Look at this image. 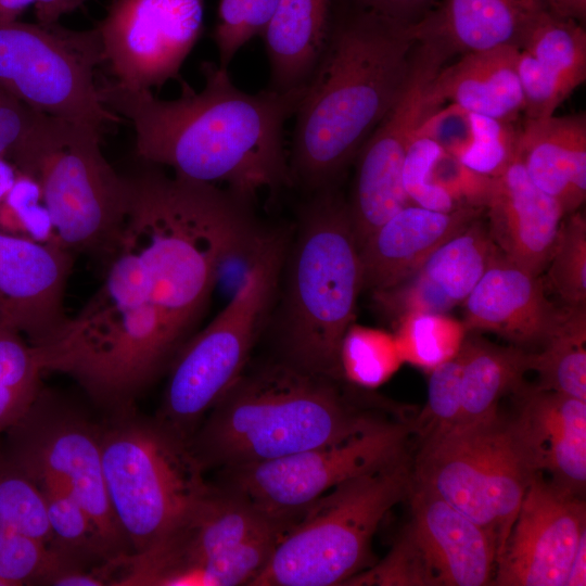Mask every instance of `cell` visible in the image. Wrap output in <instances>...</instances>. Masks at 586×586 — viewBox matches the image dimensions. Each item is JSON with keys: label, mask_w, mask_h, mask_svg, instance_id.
I'll return each instance as SVG.
<instances>
[{"label": "cell", "mask_w": 586, "mask_h": 586, "mask_svg": "<svg viewBox=\"0 0 586 586\" xmlns=\"http://www.w3.org/2000/svg\"><path fill=\"white\" fill-rule=\"evenodd\" d=\"M200 71L202 89H193L181 78L180 94L171 100L111 78L99 81L100 98L131 124L136 153L142 162L170 167L191 180L225 183L251 202L260 190L289 183L284 126L304 88L249 93L218 64L204 61Z\"/></svg>", "instance_id": "cell-1"}, {"label": "cell", "mask_w": 586, "mask_h": 586, "mask_svg": "<svg viewBox=\"0 0 586 586\" xmlns=\"http://www.w3.org/2000/svg\"><path fill=\"white\" fill-rule=\"evenodd\" d=\"M418 39L405 24L336 0L294 113L289 166L310 192L336 187L397 99Z\"/></svg>", "instance_id": "cell-2"}, {"label": "cell", "mask_w": 586, "mask_h": 586, "mask_svg": "<svg viewBox=\"0 0 586 586\" xmlns=\"http://www.w3.org/2000/svg\"><path fill=\"white\" fill-rule=\"evenodd\" d=\"M143 164L129 176L130 205L119 244L135 253L154 304L186 343L221 268L231 258L255 255L266 234L256 231L251 201Z\"/></svg>", "instance_id": "cell-3"}, {"label": "cell", "mask_w": 586, "mask_h": 586, "mask_svg": "<svg viewBox=\"0 0 586 586\" xmlns=\"http://www.w3.org/2000/svg\"><path fill=\"white\" fill-rule=\"evenodd\" d=\"M183 344L154 304L139 259L119 244L98 291L34 347L44 372L69 375L91 400L116 412L132 407Z\"/></svg>", "instance_id": "cell-4"}, {"label": "cell", "mask_w": 586, "mask_h": 586, "mask_svg": "<svg viewBox=\"0 0 586 586\" xmlns=\"http://www.w3.org/2000/svg\"><path fill=\"white\" fill-rule=\"evenodd\" d=\"M339 382L285 359L243 372L191 447L204 468L229 469L340 442L382 419L355 406Z\"/></svg>", "instance_id": "cell-5"}, {"label": "cell", "mask_w": 586, "mask_h": 586, "mask_svg": "<svg viewBox=\"0 0 586 586\" xmlns=\"http://www.w3.org/2000/svg\"><path fill=\"white\" fill-rule=\"evenodd\" d=\"M288 258L278 316L283 359L341 381V342L364 286L348 204L336 187L304 205Z\"/></svg>", "instance_id": "cell-6"}, {"label": "cell", "mask_w": 586, "mask_h": 586, "mask_svg": "<svg viewBox=\"0 0 586 586\" xmlns=\"http://www.w3.org/2000/svg\"><path fill=\"white\" fill-rule=\"evenodd\" d=\"M411 484L408 455L339 484L285 530L250 586L346 585L374 563L373 536Z\"/></svg>", "instance_id": "cell-7"}, {"label": "cell", "mask_w": 586, "mask_h": 586, "mask_svg": "<svg viewBox=\"0 0 586 586\" xmlns=\"http://www.w3.org/2000/svg\"><path fill=\"white\" fill-rule=\"evenodd\" d=\"M102 135L41 113L12 163L39 183L60 245L106 263L123 237L131 187L105 158Z\"/></svg>", "instance_id": "cell-8"}, {"label": "cell", "mask_w": 586, "mask_h": 586, "mask_svg": "<svg viewBox=\"0 0 586 586\" xmlns=\"http://www.w3.org/2000/svg\"><path fill=\"white\" fill-rule=\"evenodd\" d=\"M289 524L222 486L209 489L152 548L118 560L117 586L250 585Z\"/></svg>", "instance_id": "cell-9"}, {"label": "cell", "mask_w": 586, "mask_h": 586, "mask_svg": "<svg viewBox=\"0 0 586 586\" xmlns=\"http://www.w3.org/2000/svg\"><path fill=\"white\" fill-rule=\"evenodd\" d=\"M101 425L106 493L131 553L157 544L209 489L186 440L158 419L115 412Z\"/></svg>", "instance_id": "cell-10"}, {"label": "cell", "mask_w": 586, "mask_h": 586, "mask_svg": "<svg viewBox=\"0 0 586 586\" xmlns=\"http://www.w3.org/2000/svg\"><path fill=\"white\" fill-rule=\"evenodd\" d=\"M285 252L281 235L267 234L230 302L188 339L169 366L156 419L188 441L204 415L244 372L271 310Z\"/></svg>", "instance_id": "cell-11"}, {"label": "cell", "mask_w": 586, "mask_h": 586, "mask_svg": "<svg viewBox=\"0 0 586 586\" xmlns=\"http://www.w3.org/2000/svg\"><path fill=\"white\" fill-rule=\"evenodd\" d=\"M104 58L97 27L0 20V86L31 110L97 128L123 118L102 102L97 79Z\"/></svg>", "instance_id": "cell-12"}, {"label": "cell", "mask_w": 586, "mask_h": 586, "mask_svg": "<svg viewBox=\"0 0 586 586\" xmlns=\"http://www.w3.org/2000/svg\"><path fill=\"white\" fill-rule=\"evenodd\" d=\"M413 423L381 419L340 442L260 463L222 469L221 486L289 524L339 484L407 454Z\"/></svg>", "instance_id": "cell-13"}, {"label": "cell", "mask_w": 586, "mask_h": 586, "mask_svg": "<svg viewBox=\"0 0 586 586\" xmlns=\"http://www.w3.org/2000/svg\"><path fill=\"white\" fill-rule=\"evenodd\" d=\"M42 387L29 410L5 434L4 453L31 480L63 486L98 527L114 558L131 553L112 511L104 480L101 425Z\"/></svg>", "instance_id": "cell-14"}, {"label": "cell", "mask_w": 586, "mask_h": 586, "mask_svg": "<svg viewBox=\"0 0 586 586\" xmlns=\"http://www.w3.org/2000/svg\"><path fill=\"white\" fill-rule=\"evenodd\" d=\"M205 0H111L95 26L113 80L152 91L181 79L203 30Z\"/></svg>", "instance_id": "cell-15"}, {"label": "cell", "mask_w": 586, "mask_h": 586, "mask_svg": "<svg viewBox=\"0 0 586 586\" xmlns=\"http://www.w3.org/2000/svg\"><path fill=\"white\" fill-rule=\"evenodd\" d=\"M586 505L535 473L527 486L492 584L564 586L582 537Z\"/></svg>", "instance_id": "cell-16"}, {"label": "cell", "mask_w": 586, "mask_h": 586, "mask_svg": "<svg viewBox=\"0 0 586 586\" xmlns=\"http://www.w3.org/2000/svg\"><path fill=\"white\" fill-rule=\"evenodd\" d=\"M74 254L0 232V316L33 346L53 335L67 319L64 300Z\"/></svg>", "instance_id": "cell-17"}, {"label": "cell", "mask_w": 586, "mask_h": 586, "mask_svg": "<svg viewBox=\"0 0 586 586\" xmlns=\"http://www.w3.org/2000/svg\"><path fill=\"white\" fill-rule=\"evenodd\" d=\"M507 420L512 441L534 473H548L562 489L582 496L586 485V402L525 387Z\"/></svg>", "instance_id": "cell-18"}, {"label": "cell", "mask_w": 586, "mask_h": 586, "mask_svg": "<svg viewBox=\"0 0 586 586\" xmlns=\"http://www.w3.org/2000/svg\"><path fill=\"white\" fill-rule=\"evenodd\" d=\"M466 330L495 333L527 351L538 349L564 320L568 307L548 301L539 276L499 255L466 298Z\"/></svg>", "instance_id": "cell-19"}, {"label": "cell", "mask_w": 586, "mask_h": 586, "mask_svg": "<svg viewBox=\"0 0 586 586\" xmlns=\"http://www.w3.org/2000/svg\"><path fill=\"white\" fill-rule=\"evenodd\" d=\"M484 212L489 234L501 254L540 276L566 214L556 199L530 179L517 155L501 175L491 178Z\"/></svg>", "instance_id": "cell-20"}, {"label": "cell", "mask_w": 586, "mask_h": 586, "mask_svg": "<svg viewBox=\"0 0 586 586\" xmlns=\"http://www.w3.org/2000/svg\"><path fill=\"white\" fill-rule=\"evenodd\" d=\"M411 520L406 526L422 549L437 586H484L493 582L496 535L432 491L411 484Z\"/></svg>", "instance_id": "cell-21"}, {"label": "cell", "mask_w": 586, "mask_h": 586, "mask_svg": "<svg viewBox=\"0 0 586 586\" xmlns=\"http://www.w3.org/2000/svg\"><path fill=\"white\" fill-rule=\"evenodd\" d=\"M499 255L480 216L435 249L411 277L374 293L375 298L398 319L411 313L446 314L466 301Z\"/></svg>", "instance_id": "cell-22"}, {"label": "cell", "mask_w": 586, "mask_h": 586, "mask_svg": "<svg viewBox=\"0 0 586 586\" xmlns=\"http://www.w3.org/2000/svg\"><path fill=\"white\" fill-rule=\"evenodd\" d=\"M483 212V207L474 206H462L448 213L415 204L405 206L359 247L364 289L377 293L400 284L435 249Z\"/></svg>", "instance_id": "cell-23"}, {"label": "cell", "mask_w": 586, "mask_h": 586, "mask_svg": "<svg viewBox=\"0 0 586 586\" xmlns=\"http://www.w3.org/2000/svg\"><path fill=\"white\" fill-rule=\"evenodd\" d=\"M518 73L525 117L552 116L586 79V31L582 24L543 11L519 47Z\"/></svg>", "instance_id": "cell-24"}, {"label": "cell", "mask_w": 586, "mask_h": 586, "mask_svg": "<svg viewBox=\"0 0 586 586\" xmlns=\"http://www.w3.org/2000/svg\"><path fill=\"white\" fill-rule=\"evenodd\" d=\"M489 419L426 436L412 468V483L432 491L497 538L482 458Z\"/></svg>", "instance_id": "cell-25"}, {"label": "cell", "mask_w": 586, "mask_h": 586, "mask_svg": "<svg viewBox=\"0 0 586 586\" xmlns=\"http://www.w3.org/2000/svg\"><path fill=\"white\" fill-rule=\"evenodd\" d=\"M543 11L544 0H442L412 28L418 40L437 44L450 58L502 46L519 48Z\"/></svg>", "instance_id": "cell-26"}, {"label": "cell", "mask_w": 586, "mask_h": 586, "mask_svg": "<svg viewBox=\"0 0 586 586\" xmlns=\"http://www.w3.org/2000/svg\"><path fill=\"white\" fill-rule=\"evenodd\" d=\"M517 157L530 179L556 199L565 214L586 199L585 113L525 118L519 129Z\"/></svg>", "instance_id": "cell-27"}, {"label": "cell", "mask_w": 586, "mask_h": 586, "mask_svg": "<svg viewBox=\"0 0 586 586\" xmlns=\"http://www.w3.org/2000/svg\"><path fill=\"white\" fill-rule=\"evenodd\" d=\"M518 59L514 46L461 54L437 73L430 104L436 110L450 102L471 114L514 123L525 106Z\"/></svg>", "instance_id": "cell-28"}, {"label": "cell", "mask_w": 586, "mask_h": 586, "mask_svg": "<svg viewBox=\"0 0 586 586\" xmlns=\"http://www.w3.org/2000/svg\"><path fill=\"white\" fill-rule=\"evenodd\" d=\"M336 0H279L262 34L269 63V89L305 87L326 43Z\"/></svg>", "instance_id": "cell-29"}, {"label": "cell", "mask_w": 586, "mask_h": 586, "mask_svg": "<svg viewBox=\"0 0 586 586\" xmlns=\"http://www.w3.org/2000/svg\"><path fill=\"white\" fill-rule=\"evenodd\" d=\"M461 358V412L458 424H470L498 413V403L523 385L531 371V351L501 346L477 336H467ZM457 424V425H458Z\"/></svg>", "instance_id": "cell-30"}, {"label": "cell", "mask_w": 586, "mask_h": 586, "mask_svg": "<svg viewBox=\"0 0 586 586\" xmlns=\"http://www.w3.org/2000/svg\"><path fill=\"white\" fill-rule=\"evenodd\" d=\"M482 458L487 497L496 521L498 559L535 473L517 449L507 420L499 413L486 422Z\"/></svg>", "instance_id": "cell-31"}, {"label": "cell", "mask_w": 586, "mask_h": 586, "mask_svg": "<svg viewBox=\"0 0 586 586\" xmlns=\"http://www.w3.org/2000/svg\"><path fill=\"white\" fill-rule=\"evenodd\" d=\"M586 308H568L551 336L531 351V371L538 374L536 387L586 402Z\"/></svg>", "instance_id": "cell-32"}, {"label": "cell", "mask_w": 586, "mask_h": 586, "mask_svg": "<svg viewBox=\"0 0 586 586\" xmlns=\"http://www.w3.org/2000/svg\"><path fill=\"white\" fill-rule=\"evenodd\" d=\"M43 373L36 348L0 316V438L29 410Z\"/></svg>", "instance_id": "cell-33"}, {"label": "cell", "mask_w": 586, "mask_h": 586, "mask_svg": "<svg viewBox=\"0 0 586 586\" xmlns=\"http://www.w3.org/2000/svg\"><path fill=\"white\" fill-rule=\"evenodd\" d=\"M33 481L44 501L54 549L84 564L114 558L92 519L63 486L49 479Z\"/></svg>", "instance_id": "cell-34"}, {"label": "cell", "mask_w": 586, "mask_h": 586, "mask_svg": "<svg viewBox=\"0 0 586 586\" xmlns=\"http://www.w3.org/2000/svg\"><path fill=\"white\" fill-rule=\"evenodd\" d=\"M466 331L446 314L411 313L398 319L394 336L404 362L431 371L459 353Z\"/></svg>", "instance_id": "cell-35"}, {"label": "cell", "mask_w": 586, "mask_h": 586, "mask_svg": "<svg viewBox=\"0 0 586 586\" xmlns=\"http://www.w3.org/2000/svg\"><path fill=\"white\" fill-rule=\"evenodd\" d=\"M404 364L395 336L374 328L352 323L340 347L343 380L364 388H375Z\"/></svg>", "instance_id": "cell-36"}, {"label": "cell", "mask_w": 586, "mask_h": 586, "mask_svg": "<svg viewBox=\"0 0 586 586\" xmlns=\"http://www.w3.org/2000/svg\"><path fill=\"white\" fill-rule=\"evenodd\" d=\"M0 524L53 548L43 498L36 483L0 445Z\"/></svg>", "instance_id": "cell-37"}, {"label": "cell", "mask_w": 586, "mask_h": 586, "mask_svg": "<svg viewBox=\"0 0 586 586\" xmlns=\"http://www.w3.org/2000/svg\"><path fill=\"white\" fill-rule=\"evenodd\" d=\"M548 267L551 290L568 308H586V219L578 212L563 219Z\"/></svg>", "instance_id": "cell-38"}, {"label": "cell", "mask_w": 586, "mask_h": 586, "mask_svg": "<svg viewBox=\"0 0 586 586\" xmlns=\"http://www.w3.org/2000/svg\"><path fill=\"white\" fill-rule=\"evenodd\" d=\"M0 232L61 246L39 183L20 170L0 203Z\"/></svg>", "instance_id": "cell-39"}, {"label": "cell", "mask_w": 586, "mask_h": 586, "mask_svg": "<svg viewBox=\"0 0 586 586\" xmlns=\"http://www.w3.org/2000/svg\"><path fill=\"white\" fill-rule=\"evenodd\" d=\"M64 556L47 544L0 524V582L3 586L46 585Z\"/></svg>", "instance_id": "cell-40"}, {"label": "cell", "mask_w": 586, "mask_h": 586, "mask_svg": "<svg viewBox=\"0 0 586 586\" xmlns=\"http://www.w3.org/2000/svg\"><path fill=\"white\" fill-rule=\"evenodd\" d=\"M279 0H219L213 40L218 65L228 68L237 52L251 39L262 36Z\"/></svg>", "instance_id": "cell-41"}, {"label": "cell", "mask_w": 586, "mask_h": 586, "mask_svg": "<svg viewBox=\"0 0 586 586\" xmlns=\"http://www.w3.org/2000/svg\"><path fill=\"white\" fill-rule=\"evenodd\" d=\"M471 122L472 139L457 160L476 175H501L515 157L519 129L513 123L476 114H471Z\"/></svg>", "instance_id": "cell-42"}, {"label": "cell", "mask_w": 586, "mask_h": 586, "mask_svg": "<svg viewBox=\"0 0 586 586\" xmlns=\"http://www.w3.org/2000/svg\"><path fill=\"white\" fill-rule=\"evenodd\" d=\"M346 585L437 586L422 549L407 527L381 561L352 577Z\"/></svg>", "instance_id": "cell-43"}, {"label": "cell", "mask_w": 586, "mask_h": 586, "mask_svg": "<svg viewBox=\"0 0 586 586\" xmlns=\"http://www.w3.org/2000/svg\"><path fill=\"white\" fill-rule=\"evenodd\" d=\"M444 152L432 139L416 136L407 150L402 177L404 190L412 204L448 213L462 206L436 181V164Z\"/></svg>", "instance_id": "cell-44"}, {"label": "cell", "mask_w": 586, "mask_h": 586, "mask_svg": "<svg viewBox=\"0 0 586 586\" xmlns=\"http://www.w3.org/2000/svg\"><path fill=\"white\" fill-rule=\"evenodd\" d=\"M461 371L459 354L431 370L425 407L412 422L416 433L423 438L458 424L461 412Z\"/></svg>", "instance_id": "cell-45"}, {"label": "cell", "mask_w": 586, "mask_h": 586, "mask_svg": "<svg viewBox=\"0 0 586 586\" xmlns=\"http://www.w3.org/2000/svg\"><path fill=\"white\" fill-rule=\"evenodd\" d=\"M416 136L432 139L457 158L472 139L471 114L453 103L442 105L422 122Z\"/></svg>", "instance_id": "cell-46"}, {"label": "cell", "mask_w": 586, "mask_h": 586, "mask_svg": "<svg viewBox=\"0 0 586 586\" xmlns=\"http://www.w3.org/2000/svg\"><path fill=\"white\" fill-rule=\"evenodd\" d=\"M40 114L0 86V156L12 163L33 135Z\"/></svg>", "instance_id": "cell-47"}, {"label": "cell", "mask_w": 586, "mask_h": 586, "mask_svg": "<svg viewBox=\"0 0 586 586\" xmlns=\"http://www.w3.org/2000/svg\"><path fill=\"white\" fill-rule=\"evenodd\" d=\"M348 3L405 24L420 21L434 7V0H345Z\"/></svg>", "instance_id": "cell-48"}, {"label": "cell", "mask_w": 586, "mask_h": 586, "mask_svg": "<svg viewBox=\"0 0 586 586\" xmlns=\"http://www.w3.org/2000/svg\"><path fill=\"white\" fill-rule=\"evenodd\" d=\"M90 0H35L36 21L41 24L59 23L62 16L82 8Z\"/></svg>", "instance_id": "cell-49"}, {"label": "cell", "mask_w": 586, "mask_h": 586, "mask_svg": "<svg viewBox=\"0 0 586 586\" xmlns=\"http://www.w3.org/2000/svg\"><path fill=\"white\" fill-rule=\"evenodd\" d=\"M545 11L563 18L584 23L586 20V0H544Z\"/></svg>", "instance_id": "cell-50"}, {"label": "cell", "mask_w": 586, "mask_h": 586, "mask_svg": "<svg viewBox=\"0 0 586 586\" xmlns=\"http://www.w3.org/2000/svg\"><path fill=\"white\" fill-rule=\"evenodd\" d=\"M584 585H586V534L577 546L564 586Z\"/></svg>", "instance_id": "cell-51"}, {"label": "cell", "mask_w": 586, "mask_h": 586, "mask_svg": "<svg viewBox=\"0 0 586 586\" xmlns=\"http://www.w3.org/2000/svg\"><path fill=\"white\" fill-rule=\"evenodd\" d=\"M35 0H0V20L15 21L30 7Z\"/></svg>", "instance_id": "cell-52"}, {"label": "cell", "mask_w": 586, "mask_h": 586, "mask_svg": "<svg viewBox=\"0 0 586 586\" xmlns=\"http://www.w3.org/2000/svg\"><path fill=\"white\" fill-rule=\"evenodd\" d=\"M18 169L8 158L0 156V203L13 186Z\"/></svg>", "instance_id": "cell-53"}, {"label": "cell", "mask_w": 586, "mask_h": 586, "mask_svg": "<svg viewBox=\"0 0 586 586\" xmlns=\"http://www.w3.org/2000/svg\"><path fill=\"white\" fill-rule=\"evenodd\" d=\"M0 586H3V585L1 584V582H0Z\"/></svg>", "instance_id": "cell-54"}]
</instances>
